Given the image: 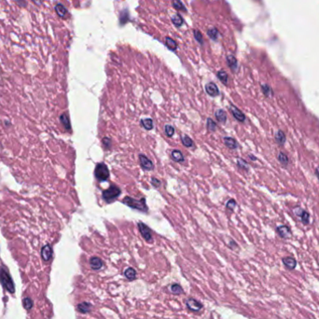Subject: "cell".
Segmentation results:
<instances>
[{
    "label": "cell",
    "mask_w": 319,
    "mask_h": 319,
    "mask_svg": "<svg viewBox=\"0 0 319 319\" xmlns=\"http://www.w3.org/2000/svg\"><path fill=\"white\" fill-rule=\"evenodd\" d=\"M261 89H262L263 93H264L266 96H270V95L272 94V90H271V88H270L267 84H263V85L261 86Z\"/></svg>",
    "instance_id": "4316f807"
},
{
    "label": "cell",
    "mask_w": 319,
    "mask_h": 319,
    "mask_svg": "<svg viewBox=\"0 0 319 319\" xmlns=\"http://www.w3.org/2000/svg\"><path fill=\"white\" fill-rule=\"evenodd\" d=\"M124 274H125L126 278H127V279H129L130 281H132V280H134V279H135V277H136V273H135V271H134L133 268H128V269L125 271Z\"/></svg>",
    "instance_id": "ac0fdd59"
},
{
    "label": "cell",
    "mask_w": 319,
    "mask_h": 319,
    "mask_svg": "<svg viewBox=\"0 0 319 319\" xmlns=\"http://www.w3.org/2000/svg\"><path fill=\"white\" fill-rule=\"evenodd\" d=\"M171 289H172V292L175 293V294H180L182 292V288L179 285H176V284L173 285Z\"/></svg>",
    "instance_id": "83f0119b"
},
{
    "label": "cell",
    "mask_w": 319,
    "mask_h": 319,
    "mask_svg": "<svg viewBox=\"0 0 319 319\" xmlns=\"http://www.w3.org/2000/svg\"><path fill=\"white\" fill-rule=\"evenodd\" d=\"M278 161H279L280 163L283 164L284 166H287V165L289 164V158H288V156H287L285 153H283V152H280V153L278 154Z\"/></svg>",
    "instance_id": "ffe728a7"
},
{
    "label": "cell",
    "mask_w": 319,
    "mask_h": 319,
    "mask_svg": "<svg viewBox=\"0 0 319 319\" xmlns=\"http://www.w3.org/2000/svg\"><path fill=\"white\" fill-rule=\"evenodd\" d=\"M215 116L217 118V120L219 121V122H222V123H225L226 122V120H227V115H226V112L223 110V109H218L215 113Z\"/></svg>",
    "instance_id": "4fadbf2b"
},
{
    "label": "cell",
    "mask_w": 319,
    "mask_h": 319,
    "mask_svg": "<svg viewBox=\"0 0 319 319\" xmlns=\"http://www.w3.org/2000/svg\"><path fill=\"white\" fill-rule=\"evenodd\" d=\"M228 62H229V65L230 67L234 71L235 68H236V65H237V63H236V59L232 56H230L228 57Z\"/></svg>",
    "instance_id": "d4e9b609"
},
{
    "label": "cell",
    "mask_w": 319,
    "mask_h": 319,
    "mask_svg": "<svg viewBox=\"0 0 319 319\" xmlns=\"http://www.w3.org/2000/svg\"><path fill=\"white\" fill-rule=\"evenodd\" d=\"M123 204L134 208V209H137V210H140L142 212H146L148 211V207H147V204H146V199L145 198H142L140 200H136V199H134L132 197H129V196H126L124 199H123Z\"/></svg>",
    "instance_id": "6da1fadb"
},
{
    "label": "cell",
    "mask_w": 319,
    "mask_h": 319,
    "mask_svg": "<svg viewBox=\"0 0 319 319\" xmlns=\"http://www.w3.org/2000/svg\"><path fill=\"white\" fill-rule=\"evenodd\" d=\"M276 232H277V233H278L281 237H283V238H289V237H290V235H291L290 229H289L288 226H285V225H282V226L277 227Z\"/></svg>",
    "instance_id": "9c48e42d"
},
{
    "label": "cell",
    "mask_w": 319,
    "mask_h": 319,
    "mask_svg": "<svg viewBox=\"0 0 319 319\" xmlns=\"http://www.w3.org/2000/svg\"><path fill=\"white\" fill-rule=\"evenodd\" d=\"M172 158L175 162H181L184 161V156L180 150H173L172 151Z\"/></svg>",
    "instance_id": "e0dca14e"
},
{
    "label": "cell",
    "mask_w": 319,
    "mask_h": 319,
    "mask_svg": "<svg viewBox=\"0 0 319 319\" xmlns=\"http://www.w3.org/2000/svg\"><path fill=\"white\" fill-rule=\"evenodd\" d=\"M294 214L297 216V217H299L300 218H301V220H302V222L303 223V224H308L309 223V219H310V215L305 211V210H303V208H301V207H296L295 209H294Z\"/></svg>",
    "instance_id": "277c9868"
},
{
    "label": "cell",
    "mask_w": 319,
    "mask_h": 319,
    "mask_svg": "<svg viewBox=\"0 0 319 319\" xmlns=\"http://www.w3.org/2000/svg\"><path fill=\"white\" fill-rule=\"evenodd\" d=\"M151 184H152L154 187L158 188V187L161 185V181H160L159 179H157V178H152V179H151Z\"/></svg>",
    "instance_id": "4dcf8cb0"
},
{
    "label": "cell",
    "mask_w": 319,
    "mask_h": 319,
    "mask_svg": "<svg viewBox=\"0 0 319 319\" xmlns=\"http://www.w3.org/2000/svg\"><path fill=\"white\" fill-rule=\"evenodd\" d=\"M205 90H206V92L210 95V96H218L219 94V91H218V88L217 87V85L213 82H210L208 83L206 86H205Z\"/></svg>",
    "instance_id": "ba28073f"
},
{
    "label": "cell",
    "mask_w": 319,
    "mask_h": 319,
    "mask_svg": "<svg viewBox=\"0 0 319 319\" xmlns=\"http://www.w3.org/2000/svg\"><path fill=\"white\" fill-rule=\"evenodd\" d=\"M181 139H182V143H183V145H184L185 147L190 148V147H192V146H193V141H192V139L190 138L188 135L184 134V135L182 136Z\"/></svg>",
    "instance_id": "44dd1931"
},
{
    "label": "cell",
    "mask_w": 319,
    "mask_h": 319,
    "mask_svg": "<svg viewBox=\"0 0 319 319\" xmlns=\"http://www.w3.org/2000/svg\"><path fill=\"white\" fill-rule=\"evenodd\" d=\"M231 111H232L233 117H234L237 120H239V121H241V122H244V121L246 120V116H245L244 113H243L241 110H239L236 106H232Z\"/></svg>",
    "instance_id": "30bf717a"
},
{
    "label": "cell",
    "mask_w": 319,
    "mask_h": 319,
    "mask_svg": "<svg viewBox=\"0 0 319 319\" xmlns=\"http://www.w3.org/2000/svg\"><path fill=\"white\" fill-rule=\"evenodd\" d=\"M138 228H139V231H140V232H141L143 238H144L146 241H148V242L151 241L152 235H151V231H150V229H149L146 224H144V223H142V222H139V223H138Z\"/></svg>",
    "instance_id": "5b68a950"
},
{
    "label": "cell",
    "mask_w": 319,
    "mask_h": 319,
    "mask_svg": "<svg viewBox=\"0 0 319 319\" xmlns=\"http://www.w3.org/2000/svg\"><path fill=\"white\" fill-rule=\"evenodd\" d=\"M120 190L119 187L112 185L110 186L108 189H106V190H104L103 192V198L106 202L107 203H111L113 202L115 199H117L120 195Z\"/></svg>",
    "instance_id": "7a4b0ae2"
},
{
    "label": "cell",
    "mask_w": 319,
    "mask_h": 319,
    "mask_svg": "<svg viewBox=\"0 0 319 319\" xmlns=\"http://www.w3.org/2000/svg\"><path fill=\"white\" fill-rule=\"evenodd\" d=\"M224 143L231 149H234L238 146L236 140L234 138H232V137H224Z\"/></svg>",
    "instance_id": "5bb4252c"
},
{
    "label": "cell",
    "mask_w": 319,
    "mask_h": 319,
    "mask_svg": "<svg viewBox=\"0 0 319 319\" xmlns=\"http://www.w3.org/2000/svg\"><path fill=\"white\" fill-rule=\"evenodd\" d=\"M187 306L189 309H190L191 311H194V312L200 311L203 308L202 303L197 302L196 300H193V299H190L187 301Z\"/></svg>",
    "instance_id": "52a82bcc"
},
{
    "label": "cell",
    "mask_w": 319,
    "mask_h": 319,
    "mask_svg": "<svg viewBox=\"0 0 319 319\" xmlns=\"http://www.w3.org/2000/svg\"><path fill=\"white\" fill-rule=\"evenodd\" d=\"M218 78L221 80V82L222 83H224V84H227L228 83V75H227V73L225 72V71H219L218 73Z\"/></svg>",
    "instance_id": "7402d4cb"
},
{
    "label": "cell",
    "mask_w": 319,
    "mask_h": 319,
    "mask_svg": "<svg viewBox=\"0 0 319 319\" xmlns=\"http://www.w3.org/2000/svg\"><path fill=\"white\" fill-rule=\"evenodd\" d=\"M164 130H165V134H167V136H169V137H172L173 135H174V134H175V129H174V127L173 126H171V125H165L164 126Z\"/></svg>",
    "instance_id": "cb8c5ba5"
},
{
    "label": "cell",
    "mask_w": 319,
    "mask_h": 319,
    "mask_svg": "<svg viewBox=\"0 0 319 319\" xmlns=\"http://www.w3.org/2000/svg\"><path fill=\"white\" fill-rule=\"evenodd\" d=\"M77 308L80 313H87L91 310V305L89 303H80Z\"/></svg>",
    "instance_id": "603a6c76"
},
{
    "label": "cell",
    "mask_w": 319,
    "mask_h": 319,
    "mask_svg": "<svg viewBox=\"0 0 319 319\" xmlns=\"http://www.w3.org/2000/svg\"><path fill=\"white\" fill-rule=\"evenodd\" d=\"M139 162H140V164L142 166V168L146 171H150V170H153L154 168V164L152 163V162L148 158L146 157L145 155H139Z\"/></svg>",
    "instance_id": "8992f818"
},
{
    "label": "cell",
    "mask_w": 319,
    "mask_h": 319,
    "mask_svg": "<svg viewBox=\"0 0 319 319\" xmlns=\"http://www.w3.org/2000/svg\"><path fill=\"white\" fill-rule=\"evenodd\" d=\"M283 263L289 270H293L297 266V261L292 257H286V258H284L283 259Z\"/></svg>",
    "instance_id": "8fae6325"
},
{
    "label": "cell",
    "mask_w": 319,
    "mask_h": 319,
    "mask_svg": "<svg viewBox=\"0 0 319 319\" xmlns=\"http://www.w3.org/2000/svg\"><path fill=\"white\" fill-rule=\"evenodd\" d=\"M103 143H104V145H105L106 148H109V147H110V144H111V140H110L109 138L106 137V138L103 139Z\"/></svg>",
    "instance_id": "1f68e13d"
},
{
    "label": "cell",
    "mask_w": 319,
    "mask_h": 319,
    "mask_svg": "<svg viewBox=\"0 0 319 319\" xmlns=\"http://www.w3.org/2000/svg\"><path fill=\"white\" fill-rule=\"evenodd\" d=\"M207 129L209 131H215L217 129V124L212 119H207Z\"/></svg>",
    "instance_id": "484cf974"
},
{
    "label": "cell",
    "mask_w": 319,
    "mask_h": 319,
    "mask_svg": "<svg viewBox=\"0 0 319 319\" xmlns=\"http://www.w3.org/2000/svg\"><path fill=\"white\" fill-rule=\"evenodd\" d=\"M32 1H33V3H35L37 6L41 5V3H42V0H32Z\"/></svg>",
    "instance_id": "836d02e7"
},
{
    "label": "cell",
    "mask_w": 319,
    "mask_h": 319,
    "mask_svg": "<svg viewBox=\"0 0 319 319\" xmlns=\"http://www.w3.org/2000/svg\"><path fill=\"white\" fill-rule=\"evenodd\" d=\"M275 141L280 146L285 144V142H286V134H285V133L283 131L279 130V131L276 132V134H275Z\"/></svg>",
    "instance_id": "9a60e30c"
},
{
    "label": "cell",
    "mask_w": 319,
    "mask_h": 319,
    "mask_svg": "<svg viewBox=\"0 0 319 319\" xmlns=\"http://www.w3.org/2000/svg\"><path fill=\"white\" fill-rule=\"evenodd\" d=\"M95 177L100 181V182H103V181H106L107 180V178L109 177V170L107 168V166L105 164V163H98L96 165V168H95Z\"/></svg>",
    "instance_id": "3957f363"
},
{
    "label": "cell",
    "mask_w": 319,
    "mask_h": 319,
    "mask_svg": "<svg viewBox=\"0 0 319 319\" xmlns=\"http://www.w3.org/2000/svg\"><path fill=\"white\" fill-rule=\"evenodd\" d=\"M235 206H236V202H235L234 200H230V201H228L227 204H226V207L229 208V209H231V210H233Z\"/></svg>",
    "instance_id": "f1b7e54d"
},
{
    "label": "cell",
    "mask_w": 319,
    "mask_h": 319,
    "mask_svg": "<svg viewBox=\"0 0 319 319\" xmlns=\"http://www.w3.org/2000/svg\"><path fill=\"white\" fill-rule=\"evenodd\" d=\"M141 124L146 130H151L153 128V121L151 119H143L141 120Z\"/></svg>",
    "instance_id": "d6986e66"
},
{
    "label": "cell",
    "mask_w": 319,
    "mask_h": 319,
    "mask_svg": "<svg viewBox=\"0 0 319 319\" xmlns=\"http://www.w3.org/2000/svg\"><path fill=\"white\" fill-rule=\"evenodd\" d=\"M316 175H317V177L318 178V180H319V166L316 169Z\"/></svg>",
    "instance_id": "e575fe53"
},
{
    "label": "cell",
    "mask_w": 319,
    "mask_h": 319,
    "mask_svg": "<svg viewBox=\"0 0 319 319\" xmlns=\"http://www.w3.org/2000/svg\"><path fill=\"white\" fill-rule=\"evenodd\" d=\"M16 3L20 6V7H26L27 3L25 0H16Z\"/></svg>",
    "instance_id": "d6a6232c"
},
{
    "label": "cell",
    "mask_w": 319,
    "mask_h": 319,
    "mask_svg": "<svg viewBox=\"0 0 319 319\" xmlns=\"http://www.w3.org/2000/svg\"><path fill=\"white\" fill-rule=\"evenodd\" d=\"M55 11L56 13L61 17V18H64L67 14V9L62 5V4H57L55 7Z\"/></svg>",
    "instance_id": "2e32d148"
},
{
    "label": "cell",
    "mask_w": 319,
    "mask_h": 319,
    "mask_svg": "<svg viewBox=\"0 0 319 319\" xmlns=\"http://www.w3.org/2000/svg\"><path fill=\"white\" fill-rule=\"evenodd\" d=\"M90 265H91V267L93 270H99V269L102 268L103 262H102V260H101L99 258L93 257V258H91V260H90Z\"/></svg>",
    "instance_id": "7c38bea8"
},
{
    "label": "cell",
    "mask_w": 319,
    "mask_h": 319,
    "mask_svg": "<svg viewBox=\"0 0 319 319\" xmlns=\"http://www.w3.org/2000/svg\"><path fill=\"white\" fill-rule=\"evenodd\" d=\"M238 165H239L241 168H243V169H247V167H248L247 163H246L245 161H243V160H239V161H238Z\"/></svg>",
    "instance_id": "f546056e"
}]
</instances>
